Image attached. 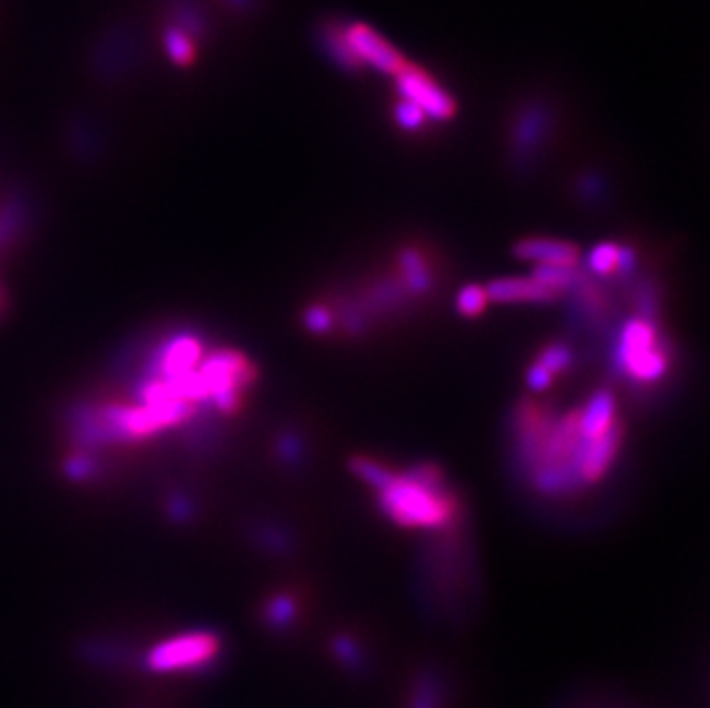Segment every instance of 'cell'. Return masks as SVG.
<instances>
[{
	"label": "cell",
	"mask_w": 710,
	"mask_h": 708,
	"mask_svg": "<svg viewBox=\"0 0 710 708\" xmlns=\"http://www.w3.org/2000/svg\"><path fill=\"white\" fill-rule=\"evenodd\" d=\"M380 511L405 529H444L454 525L458 504L437 465H417L377 490Z\"/></svg>",
	"instance_id": "6da1fadb"
},
{
	"label": "cell",
	"mask_w": 710,
	"mask_h": 708,
	"mask_svg": "<svg viewBox=\"0 0 710 708\" xmlns=\"http://www.w3.org/2000/svg\"><path fill=\"white\" fill-rule=\"evenodd\" d=\"M198 405H101L88 407L74 423L76 442L85 446L145 440L166 428H176L196 417Z\"/></svg>",
	"instance_id": "7a4b0ae2"
},
{
	"label": "cell",
	"mask_w": 710,
	"mask_h": 708,
	"mask_svg": "<svg viewBox=\"0 0 710 708\" xmlns=\"http://www.w3.org/2000/svg\"><path fill=\"white\" fill-rule=\"evenodd\" d=\"M616 369L639 384H653L670 371V350L662 346L655 322L649 317H630L618 334Z\"/></svg>",
	"instance_id": "3957f363"
},
{
	"label": "cell",
	"mask_w": 710,
	"mask_h": 708,
	"mask_svg": "<svg viewBox=\"0 0 710 708\" xmlns=\"http://www.w3.org/2000/svg\"><path fill=\"white\" fill-rule=\"evenodd\" d=\"M209 400L221 415H234L242 407V396L255 382V367L251 359L237 350H217L203 357L198 363Z\"/></svg>",
	"instance_id": "277c9868"
},
{
	"label": "cell",
	"mask_w": 710,
	"mask_h": 708,
	"mask_svg": "<svg viewBox=\"0 0 710 708\" xmlns=\"http://www.w3.org/2000/svg\"><path fill=\"white\" fill-rule=\"evenodd\" d=\"M221 639L212 631H191L159 641L145 656V668L155 674L196 672L219 658Z\"/></svg>",
	"instance_id": "5b68a950"
},
{
	"label": "cell",
	"mask_w": 710,
	"mask_h": 708,
	"mask_svg": "<svg viewBox=\"0 0 710 708\" xmlns=\"http://www.w3.org/2000/svg\"><path fill=\"white\" fill-rule=\"evenodd\" d=\"M394 79L400 99L419 106L425 118L450 120L456 116L454 97H450L433 76L412 68V64H405Z\"/></svg>",
	"instance_id": "8992f818"
},
{
	"label": "cell",
	"mask_w": 710,
	"mask_h": 708,
	"mask_svg": "<svg viewBox=\"0 0 710 708\" xmlns=\"http://www.w3.org/2000/svg\"><path fill=\"white\" fill-rule=\"evenodd\" d=\"M346 39L359 64H369V68L386 76H396L407 64L389 41H386L380 33H375L371 26L365 24L346 26Z\"/></svg>",
	"instance_id": "52a82bcc"
},
{
	"label": "cell",
	"mask_w": 710,
	"mask_h": 708,
	"mask_svg": "<svg viewBox=\"0 0 710 708\" xmlns=\"http://www.w3.org/2000/svg\"><path fill=\"white\" fill-rule=\"evenodd\" d=\"M621 437H623V431L616 423L612 431L602 437L582 440V444H579L577 454H575V460H573V469H575V477L579 483H595L607 475V469L612 467V463L618 456Z\"/></svg>",
	"instance_id": "ba28073f"
},
{
	"label": "cell",
	"mask_w": 710,
	"mask_h": 708,
	"mask_svg": "<svg viewBox=\"0 0 710 708\" xmlns=\"http://www.w3.org/2000/svg\"><path fill=\"white\" fill-rule=\"evenodd\" d=\"M201 361H203L201 338L193 334H180L164 343L161 350L155 355L153 367H149V375L173 380L184 373L196 371Z\"/></svg>",
	"instance_id": "9c48e42d"
},
{
	"label": "cell",
	"mask_w": 710,
	"mask_h": 708,
	"mask_svg": "<svg viewBox=\"0 0 710 708\" xmlns=\"http://www.w3.org/2000/svg\"><path fill=\"white\" fill-rule=\"evenodd\" d=\"M513 253L520 257L525 263H535V265H556V267H579V261H582V253L566 240H552V238H529L515 244Z\"/></svg>",
	"instance_id": "30bf717a"
},
{
	"label": "cell",
	"mask_w": 710,
	"mask_h": 708,
	"mask_svg": "<svg viewBox=\"0 0 710 708\" xmlns=\"http://www.w3.org/2000/svg\"><path fill=\"white\" fill-rule=\"evenodd\" d=\"M488 299L497 304H550L558 299L556 292L547 290L535 281L533 276H515V278H497L488 288Z\"/></svg>",
	"instance_id": "8fae6325"
},
{
	"label": "cell",
	"mask_w": 710,
	"mask_h": 708,
	"mask_svg": "<svg viewBox=\"0 0 710 708\" xmlns=\"http://www.w3.org/2000/svg\"><path fill=\"white\" fill-rule=\"evenodd\" d=\"M579 412V433L582 440H595L610 433L616 421V396L610 389H598Z\"/></svg>",
	"instance_id": "7c38bea8"
},
{
	"label": "cell",
	"mask_w": 710,
	"mask_h": 708,
	"mask_svg": "<svg viewBox=\"0 0 710 708\" xmlns=\"http://www.w3.org/2000/svg\"><path fill=\"white\" fill-rule=\"evenodd\" d=\"M398 267H400V278L402 286L414 292V295H425L433 290V272H430V265L425 263V257L419 249H402L398 255Z\"/></svg>",
	"instance_id": "4fadbf2b"
},
{
	"label": "cell",
	"mask_w": 710,
	"mask_h": 708,
	"mask_svg": "<svg viewBox=\"0 0 710 708\" xmlns=\"http://www.w3.org/2000/svg\"><path fill=\"white\" fill-rule=\"evenodd\" d=\"M320 41H322V49H325L327 58H332L338 64V68H342V70H359L361 68L359 60L354 58V53H352V49L348 45L346 28H342V26L327 24L320 33Z\"/></svg>",
	"instance_id": "5bb4252c"
},
{
	"label": "cell",
	"mask_w": 710,
	"mask_h": 708,
	"mask_svg": "<svg viewBox=\"0 0 710 708\" xmlns=\"http://www.w3.org/2000/svg\"><path fill=\"white\" fill-rule=\"evenodd\" d=\"M164 51L166 56L173 60L180 68H186V64L193 62L196 58V41H193V35L178 26H168L164 31Z\"/></svg>",
	"instance_id": "9a60e30c"
},
{
	"label": "cell",
	"mask_w": 710,
	"mask_h": 708,
	"mask_svg": "<svg viewBox=\"0 0 710 708\" xmlns=\"http://www.w3.org/2000/svg\"><path fill=\"white\" fill-rule=\"evenodd\" d=\"M531 276L547 290L562 295L564 290H573L582 272H579V267L570 269V267H556V265H538Z\"/></svg>",
	"instance_id": "2e32d148"
},
{
	"label": "cell",
	"mask_w": 710,
	"mask_h": 708,
	"mask_svg": "<svg viewBox=\"0 0 710 708\" xmlns=\"http://www.w3.org/2000/svg\"><path fill=\"white\" fill-rule=\"evenodd\" d=\"M350 469H352V475L357 479H361L363 483H369L375 490L384 488L396 475L394 469H389L386 465H382V463H377V460H373L369 456H354L350 460Z\"/></svg>",
	"instance_id": "e0dca14e"
},
{
	"label": "cell",
	"mask_w": 710,
	"mask_h": 708,
	"mask_svg": "<svg viewBox=\"0 0 710 708\" xmlns=\"http://www.w3.org/2000/svg\"><path fill=\"white\" fill-rule=\"evenodd\" d=\"M442 681L435 672H423L414 685V695L407 708H442L444 701Z\"/></svg>",
	"instance_id": "ac0fdd59"
},
{
	"label": "cell",
	"mask_w": 710,
	"mask_h": 708,
	"mask_svg": "<svg viewBox=\"0 0 710 708\" xmlns=\"http://www.w3.org/2000/svg\"><path fill=\"white\" fill-rule=\"evenodd\" d=\"M621 267V244L602 242L595 244L589 253V269L595 276H614Z\"/></svg>",
	"instance_id": "d6986e66"
},
{
	"label": "cell",
	"mask_w": 710,
	"mask_h": 708,
	"mask_svg": "<svg viewBox=\"0 0 710 708\" xmlns=\"http://www.w3.org/2000/svg\"><path fill=\"white\" fill-rule=\"evenodd\" d=\"M297 616V603L288 593H276L265 608V619L272 628H288Z\"/></svg>",
	"instance_id": "ffe728a7"
},
{
	"label": "cell",
	"mask_w": 710,
	"mask_h": 708,
	"mask_svg": "<svg viewBox=\"0 0 710 708\" xmlns=\"http://www.w3.org/2000/svg\"><path fill=\"white\" fill-rule=\"evenodd\" d=\"M538 367H543L550 375L566 373L573 367V352L564 343H550L541 350V355L535 357Z\"/></svg>",
	"instance_id": "44dd1931"
},
{
	"label": "cell",
	"mask_w": 710,
	"mask_h": 708,
	"mask_svg": "<svg viewBox=\"0 0 710 708\" xmlns=\"http://www.w3.org/2000/svg\"><path fill=\"white\" fill-rule=\"evenodd\" d=\"M490 304L488 292L481 286H465L458 297H456V309L465 315V317H477L481 315Z\"/></svg>",
	"instance_id": "7402d4cb"
},
{
	"label": "cell",
	"mask_w": 710,
	"mask_h": 708,
	"mask_svg": "<svg viewBox=\"0 0 710 708\" xmlns=\"http://www.w3.org/2000/svg\"><path fill=\"white\" fill-rule=\"evenodd\" d=\"M543 132V113L541 111H529L520 120L518 129H515V141L520 143V147H533L541 139Z\"/></svg>",
	"instance_id": "603a6c76"
},
{
	"label": "cell",
	"mask_w": 710,
	"mask_h": 708,
	"mask_svg": "<svg viewBox=\"0 0 710 708\" xmlns=\"http://www.w3.org/2000/svg\"><path fill=\"white\" fill-rule=\"evenodd\" d=\"M97 460L88 454H74L68 460H64V475H68L72 481H88L97 475Z\"/></svg>",
	"instance_id": "cb8c5ba5"
},
{
	"label": "cell",
	"mask_w": 710,
	"mask_h": 708,
	"mask_svg": "<svg viewBox=\"0 0 710 708\" xmlns=\"http://www.w3.org/2000/svg\"><path fill=\"white\" fill-rule=\"evenodd\" d=\"M394 118L398 122L400 129H405V132H417V129H421L425 124V113L419 109V106L410 104V101H405L400 99L396 104V109H394Z\"/></svg>",
	"instance_id": "d4e9b609"
},
{
	"label": "cell",
	"mask_w": 710,
	"mask_h": 708,
	"mask_svg": "<svg viewBox=\"0 0 710 708\" xmlns=\"http://www.w3.org/2000/svg\"><path fill=\"white\" fill-rule=\"evenodd\" d=\"M304 327L311 334H329L334 329V313L327 307L313 304L304 313Z\"/></svg>",
	"instance_id": "484cf974"
},
{
	"label": "cell",
	"mask_w": 710,
	"mask_h": 708,
	"mask_svg": "<svg viewBox=\"0 0 710 708\" xmlns=\"http://www.w3.org/2000/svg\"><path fill=\"white\" fill-rule=\"evenodd\" d=\"M332 651L342 664H348V668H359V664H363V653L357 647V641H352L350 637H336L332 641Z\"/></svg>",
	"instance_id": "4316f807"
},
{
	"label": "cell",
	"mask_w": 710,
	"mask_h": 708,
	"mask_svg": "<svg viewBox=\"0 0 710 708\" xmlns=\"http://www.w3.org/2000/svg\"><path fill=\"white\" fill-rule=\"evenodd\" d=\"M19 226H21V209L16 205L0 212V244L10 242Z\"/></svg>",
	"instance_id": "83f0119b"
},
{
	"label": "cell",
	"mask_w": 710,
	"mask_h": 708,
	"mask_svg": "<svg viewBox=\"0 0 710 708\" xmlns=\"http://www.w3.org/2000/svg\"><path fill=\"white\" fill-rule=\"evenodd\" d=\"M552 380H554V375H550L543 367H538L535 361L531 363L529 371H527V386L531 392H547Z\"/></svg>",
	"instance_id": "f1b7e54d"
},
{
	"label": "cell",
	"mask_w": 710,
	"mask_h": 708,
	"mask_svg": "<svg viewBox=\"0 0 710 708\" xmlns=\"http://www.w3.org/2000/svg\"><path fill=\"white\" fill-rule=\"evenodd\" d=\"M191 502L184 500V497H176V500H170L168 504V513H170V518L173 520H189V515H191Z\"/></svg>",
	"instance_id": "f546056e"
},
{
	"label": "cell",
	"mask_w": 710,
	"mask_h": 708,
	"mask_svg": "<svg viewBox=\"0 0 710 708\" xmlns=\"http://www.w3.org/2000/svg\"><path fill=\"white\" fill-rule=\"evenodd\" d=\"M637 267V251L633 247H621V267L618 274H633Z\"/></svg>",
	"instance_id": "4dcf8cb0"
},
{
	"label": "cell",
	"mask_w": 710,
	"mask_h": 708,
	"mask_svg": "<svg viewBox=\"0 0 710 708\" xmlns=\"http://www.w3.org/2000/svg\"><path fill=\"white\" fill-rule=\"evenodd\" d=\"M278 451H281V456L286 460H297L301 448H299V442L294 437H286V440H281V446H278Z\"/></svg>",
	"instance_id": "1f68e13d"
},
{
	"label": "cell",
	"mask_w": 710,
	"mask_h": 708,
	"mask_svg": "<svg viewBox=\"0 0 710 708\" xmlns=\"http://www.w3.org/2000/svg\"><path fill=\"white\" fill-rule=\"evenodd\" d=\"M3 307H5V295L0 290V311H3Z\"/></svg>",
	"instance_id": "d6a6232c"
},
{
	"label": "cell",
	"mask_w": 710,
	"mask_h": 708,
	"mask_svg": "<svg viewBox=\"0 0 710 708\" xmlns=\"http://www.w3.org/2000/svg\"><path fill=\"white\" fill-rule=\"evenodd\" d=\"M230 3L232 5H244V3H249V0H230Z\"/></svg>",
	"instance_id": "836d02e7"
}]
</instances>
